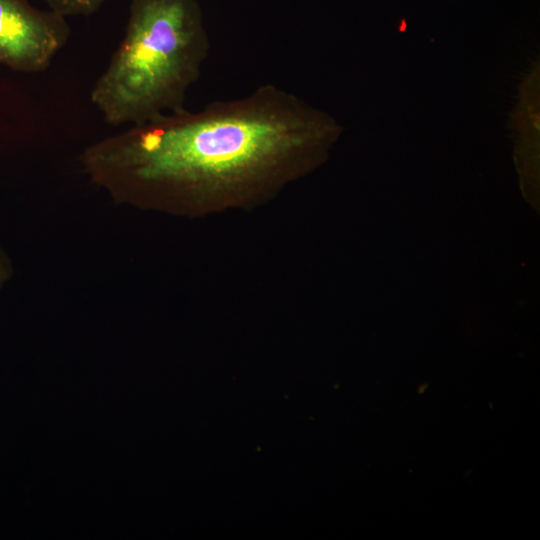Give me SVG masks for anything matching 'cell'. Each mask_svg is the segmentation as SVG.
<instances>
[{
    "label": "cell",
    "mask_w": 540,
    "mask_h": 540,
    "mask_svg": "<svg viewBox=\"0 0 540 540\" xmlns=\"http://www.w3.org/2000/svg\"><path fill=\"white\" fill-rule=\"evenodd\" d=\"M49 9L64 16L90 15L107 0H44Z\"/></svg>",
    "instance_id": "cell-4"
},
{
    "label": "cell",
    "mask_w": 540,
    "mask_h": 540,
    "mask_svg": "<svg viewBox=\"0 0 540 540\" xmlns=\"http://www.w3.org/2000/svg\"><path fill=\"white\" fill-rule=\"evenodd\" d=\"M4 274H5V269H4V266H3V264H2V262L0 260V283L4 278Z\"/></svg>",
    "instance_id": "cell-5"
},
{
    "label": "cell",
    "mask_w": 540,
    "mask_h": 540,
    "mask_svg": "<svg viewBox=\"0 0 540 540\" xmlns=\"http://www.w3.org/2000/svg\"><path fill=\"white\" fill-rule=\"evenodd\" d=\"M338 132L331 118L267 83L197 112L134 125L88 148L84 160L97 181L115 189L234 202L304 174Z\"/></svg>",
    "instance_id": "cell-1"
},
{
    "label": "cell",
    "mask_w": 540,
    "mask_h": 540,
    "mask_svg": "<svg viewBox=\"0 0 540 540\" xmlns=\"http://www.w3.org/2000/svg\"><path fill=\"white\" fill-rule=\"evenodd\" d=\"M69 35L66 17L26 0H0V64L21 72L43 71Z\"/></svg>",
    "instance_id": "cell-3"
},
{
    "label": "cell",
    "mask_w": 540,
    "mask_h": 540,
    "mask_svg": "<svg viewBox=\"0 0 540 540\" xmlns=\"http://www.w3.org/2000/svg\"><path fill=\"white\" fill-rule=\"evenodd\" d=\"M209 48L196 0H131L124 37L92 88L91 102L112 126L185 110Z\"/></svg>",
    "instance_id": "cell-2"
}]
</instances>
